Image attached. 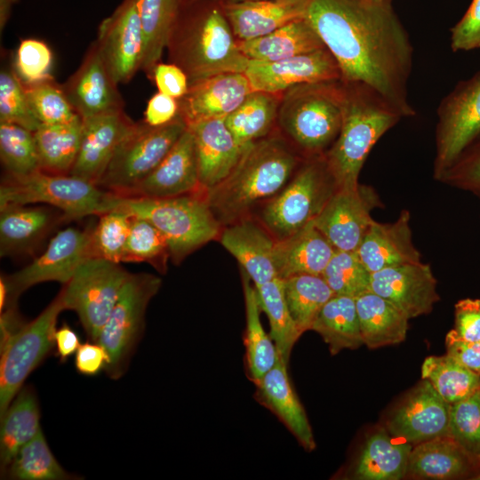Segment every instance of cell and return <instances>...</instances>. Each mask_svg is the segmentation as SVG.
<instances>
[{
  "instance_id": "25",
  "label": "cell",
  "mask_w": 480,
  "mask_h": 480,
  "mask_svg": "<svg viewBox=\"0 0 480 480\" xmlns=\"http://www.w3.org/2000/svg\"><path fill=\"white\" fill-rule=\"evenodd\" d=\"M288 364L279 356L276 365L253 382L254 396L283 422L306 451L311 452L316 448L313 431L290 380Z\"/></svg>"
},
{
  "instance_id": "39",
  "label": "cell",
  "mask_w": 480,
  "mask_h": 480,
  "mask_svg": "<svg viewBox=\"0 0 480 480\" xmlns=\"http://www.w3.org/2000/svg\"><path fill=\"white\" fill-rule=\"evenodd\" d=\"M279 95L253 91L225 118L226 125L242 149L269 135L278 115Z\"/></svg>"
},
{
  "instance_id": "28",
  "label": "cell",
  "mask_w": 480,
  "mask_h": 480,
  "mask_svg": "<svg viewBox=\"0 0 480 480\" xmlns=\"http://www.w3.org/2000/svg\"><path fill=\"white\" fill-rule=\"evenodd\" d=\"M191 131L204 191L223 180L237 164L242 149L226 125L225 119H207L188 125Z\"/></svg>"
},
{
  "instance_id": "54",
  "label": "cell",
  "mask_w": 480,
  "mask_h": 480,
  "mask_svg": "<svg viewBox=\"0 0 480 480\" xmlns=\"http://www.w3.org/2000/svg\"><path fill=\"white\" fill-rule=\"evenodd\" d=\"M452 333L467 341L480 340V300L463 299L454 306Z\"/></svg>"
},
{
  "instance_id": "10",
  "label": "cell",
  "mask_w": 480,
  "mask_h": 480,
  "mask_svg": "<svg viewBox=\"0 0 480 480\" xmlns=\"http://www.w3.org/2000/svg\"><path fill=\"white\" fill-rule=\"evenodd\" d=\"M180 115L162 126L135 123L117 147L97 186L124 196L164 158L187 129Z\"/></svg>"
},
{
  "instance_id": "24",
  "label": "cell",
  "mask_w": 480,
  "mask_h": 480,
  "mask_svg": "<svg viewBox=\"0 0 480 480\" xmlns=\"http://www.w3.org/2000/svg\"><path fill=\"white\" fill-rule=\"evenodd\" d=\"M218 240L255 286L278 277L274 263L276 240L253 215L223 227Z\"/></svg>"
},
{
  "instance_id": "29",
  "label": "cell",
  "mask_w": 480,
  "mask_h": 480,
  "mask_svg": "<svg viewBox=\"0 0 480 480\" xmlns=\"http://www.w3.org/2000/svg\"><path fill=\"white\" fill-rule=\"evenodd\" d=\"M308 0L222 2L220 8L237 40L266 36L305 18Z\"/></svg>"
},
{
  "instance_id": "48",
  "label": "cell",
  "mask_w": 480,
  "mask_h": 480,
  "mask_svg": "<svg viewBox=\"0 0 480 480\" xmlns=\"http://www.w3.org/2000/svg\"><path fill=\"white\" fill-rule=\"evenodd\" d=\"M23 85L30 108L41 124H70L82 120L62 86L58 85L53 78Z\"/></svg>"
},
{
  "instance_id": "61",
  "label": "cell",
  "mask_w": 480,
  "mask_h": 480,
  "mask_svg": "<svg viewBox=\"0 0 480 480\" xmlns=\"http://www.w3.org/2000/svg\"><path fill=\"white\" fill-rule=\"evenodd\" d=\"M19 0H0V31L4 29L11 18L13 6Z\"/></svg>"
},
{
  "instance_id": "44",
  "label": "cell",
  "mask_w": 480,
  "mask_h": 480,
  "mask_svg": "<svg viewBox=\"0 0 480 480\" xmlns=\"http://www.w3.org/2000/svg\"><path fill=\"white\" fill-rule=\"evenodd\" d=\"M2 478L15 480H72L80 479L67 472L52 452L44 435H37L15 454Z\"/></svg>"
},
{
  "instance_id": "17",
  "label": "cell",
  "mask_w": 480,
  "mask_h": 480,
  "mask_svg": "<svg viewBox=\"0 0 480 480\" xmlns=\"http://www.w3.org/2000/svg\"><path fill=\"white\" fill-rule=\"evenodd\" d=\"M450 405L422 379L392 411L384 427L393 436L412 446L448 436Z\"/></svg>"
},
{
  "instance_id": "63",
  "label": "cell",
  "mask_w": 480,
  "mask_h": 480,
  "mask_svg": "<svg viewBox=\"0 0 480 480\" xmlns=\"http://www.w3.org/2000/svg\"><path fill=\"white\" fill-rule=\"evenodd\" d=\"M373 1H378V2H386V1H391V0H373Z\"/></svg>"
},
{
  "instance_id": "49",
  "label": "cell",
  "mask_w": 480,
  "mask_h": 480,
  "mask_svg": "<svg viewBox=\"0 0 480 480\" xmlns=\"http://www.w3.org/2000/svg\"><path fill=\"white\" fill-rule=\"evenodd\" d=\"M92 227L91 236L92 257L122 262L127 242L132 216L114 209L100 214Z\"/></svg>"
},
{
  "instance_id": "51",
  "label": "cell",
  "mask_w": 480,
  "mask_h": 480,
  "mask_svg": "<svg viewBox=\"0 0 480 480\" xmlns=\"http://www.w3.org/2000/svg\"><path fill=\"white\" fill-rule=\"evenodd\" d=\"M448 436L480 460V389L450 405Z\"/></svg>"
},
{
  "instance_id": "18",
  "label": "cell",
  "mask_w": 480,
  "mask_h": 480,
  "mask_svg": "<svg viewBox=\"0 0 480 480\" xmlns=\"http://www.w3.org/2000/svg\"><path fill=\"white\" fill-rule=\"evenodd\" d=\"M244 74L253 91L273 94L300 84L340 80L339 66L326 48L276 61L250 60Z\"/></svg>"
},
{
  "instance_id": "1",
  "label": "cell",
  "mask_w": 480,
  "mask_h": 480,
  "mask_svg": "<svg viewBox=\"0 0 480 480\" xmlns=\"http://www.w3.org/2000/svg\"><path fill=\"white\" fill-rule=\"evenodd\" d=\"M305 18L335 59L341 81L365 84L404 117L415 115L408 99L413 46L391 1L308 0Z\"/></svg>"
},
{
  "instance_id": "37",
  "label": "cell",
  "mask_w": 480,
  "mask_h": 480,
  "mask_svg": "<svg viewBox=\"0 0 480 480\" xmlns=\"http://www.w3.org/2000/svg\"><path fill=\"white\" fill-rule=\"evenodd\" d=\"M143 36L140 69L151 77L175 27L181 0H137Z\"/></svg>"
},
{
  "instance_id": "41",
  "label": "cell",
  "mask_w": 480,
  "mask_h": 480,
  "mask_svg": "<svg viewBox=\"0 0 480 480\" xmlns=\"http://www.w3.org/2000/svg\"><path fill=\"white\" fill-rule=\"evenodd\" d=\"M291 316L302 335L312 324L324 304L334 295L322 275L300 274L283 279Z\"/></svg>"
},
{
  "instance_id": "36",
  "label": "cell",
  "mask_w": 480,
  "mask_h": 480,
  "mask_svg": "<svg viewBox=\"0 0 480 480\" xmlns=\"http://www.w3.org/2000/svg\"><path fill=\"white\" fill-rule=\"evenodd\" d=\"M245 305L244 347L248 376L252 382L273 368L279 359L276 346L260 321V307L254 284L240 268Z\"/></svg>"
},
{
  "instance_id": "38",
  "label": "cell",
  "mask_w": 480,
  "mask_h": 480,
  "mask_svg": "<svg viewBox=\"0 0 480 480\" xmlns=\"http://www.w3.org/2000/svg\"><path fill=\"white\" fill-rule=\"evenodd\" d=\"M328 345L331 355L364 345L356 299L334 294L322 308L311 327Z\"/></svg>"
},
{
  "instance_id": "11",
  "label": "cell",
  "mask_w": 480,
  "mask_h": 480,
  "mask_svg": "<svg viewBox=\"0 0 480 480\" xmlns=\"http://www.w3.org/2000/svg\"><path fill=\"white\" fill-rule=\"evenodd\" d=\"M131 273L102 258L84 260L62 285L64 308L75 311L91 341L97 342Z\"/></svg>"
},
{
  "instance_id": "57",
  "label": "cell",
  "mask_w": 480,
  "mask_h": 480,
  "mask_svg": "<svg viewBox=\"0 0 480 480\" xmlns=\"http://www.w3.org/2000/svg\"><path fill=\"white\" fill-rule=\"evenodd\" d=\"M442 178L463 179L480 186V140L473 148H466Z\"/></svg>"
},
{
  "instance_id": "47",
  "label": "cell",
  "mask_w": 480,
  "mask_h": 480,
  "mask_svg": "<svg viewBox=\"0 0 480 480\" xmlns=\"http://www.w3.org/2000/svg\"><path fill=\"white\" fill-rule=\"evenodd\" d=\"M322 276L337 295L356 299L371 291L372 273L356 251L336 250Z\"/></svg>"
},
{
  "instance_id": "6",
  "label": "cell",
  "mask_w": 480,
  "mask_h": 480,
  "mask_svg": "<svg viewBox=\"0 0 480 480\" xmlns=\"http://www.w3.org/2000/svg\"><path fill=\"white\" fill-rule=\"evenodd\" d=\"M114 209L150 221L164 236L174 264L218 239L222 228L205 192L168 198H132L114 194Z\"/></svg>"
},
{
  "instance_id": "26",
  "label": "cell",
  "mask_w": 480,
  "mask_h": 480,
  "mask_svg": "<svg viewBox=\"0 0 480 480\" xmlns=\"http://www.w3.org/2000/svg\"><path fill=\"white\" fill-rule=\"evenodd\" d=\"M356 252L371 273L396 265L420 262V252L412 242L409 212L402 211L391 223L373 220Z\"/></svg>"
},
{
  "instance_id": "8",
  "label": "cell",
  "mask_w": 480,
  "mask_h": 480,
  "mask_svg": "<svg viewBox=\"0 0 480 480\" xmlns=\"http://www.w3.org/2000/svg\"><path fill=\"white\" fill-rule=\"evenodd\" d=\"M113 197L85 180L41 170L20 178L5 175L0 185V208L42 204L60 211L67 221L113 210Z\"/></svg>"
},
{
  "instance_id": "23",
  "label": "cell",
  "mask_w": 480,
  "mask_h": 480,
  "mask_svg": "<svg viewBox=\"0 0 480 480\" xmlns=\"http://www.w3.org/2000/svg\"><path fill=\"white\" fill-rule=\"evenodd\" d=\"M253 92L244 73L215 75L189 84L180 101V115L187 124L225 119Z\"/></svg>"
},
{
  "instance_id": "2",
  "label": "cell",
  "mask_w": 480,
  "mask_h": 480,
  "mask_svg": "<svg viewBox=\"0 0 480 480\" xmlns=\"http://www.w3.org/2000/svg\"><path fill=\"white\" fill-rule=\"evenodd\" d=\"M304 159L280 135H268L246 147L231 172L205 191L221 227L252 215L285 187Z\"/></svg>"
},
{
  "instance_id": "56",
  "label": "cell",
  "mask_w": 480,
  "mask_h": 480,
  "mask_svg": "<svg viewBox=\"0 0 480 480\" xmlns=\"http://www.w3.org/2000/svg\"><path fill=\"white\" fill-rule=\"evenodd\" d=\"M144 115V122L148 125H165L180 115V101L158 92L149 99Z\"/></svg>"
},
{
  "instance_id": "40",
  "label": "cell",
  "mask_w": 480,
  "mask_h": 480,
  "mask_svg": "<svg viewBox=\"0 0 480 480\" xmlns=\"http://www.w3.org/2000/svg\"><path fill=\"white\" fill-rule=\"evenodd\" d=\"M82 130L83 119L70 124H41L34 132L40 170L69 174L79 151Z\"/></svg>"
},
{
  "instance_id": "5",
  "label": "cell",
  "mask_w": 480,
  "mask_h": 480,
  "mask_svg": "<svg viewBox=\"0 0 480 480\" xmlns=\"http://www.w3.org/2000/svg\"><path fill=\"white\" fill-rule=\"evenodd\" d=\"M277 118L284 139L301 156H323L338 137L342 124L341 80L290 88L281 99Z\"/></svg>"
},
{
  "instance_id": "46",
  "label": "cell",
  "mask_w": 480,
  "mask_h": 480,
  "mask_svg": "<svg viewBox=\"0 0 480 480\" xmlns=\"http://www.w3.org/2000/svg\"><path fill=\"white\" fill-rule=\"evenodd\" d=\"M169 259V246L162 233L148 220L132 216L122 262H146L164 274Z\"/></svg>"
},
{
  "instance_id": "9",
  "label": "cell",
  "mask_w": 480,
  "mask_h": 480,
  "mask_svg": "<svg viewBox=\"0 0 480 480\" xmlns=\"http://www.w3.org/2000/svg\"><path fill=\"white\" fill-rule=\"evenodd\" d=\"M161 285L162 279L150 273L130 274L126 280L97 341L108 353L104 371L110 379L119 380L128 370L144 333L148 305Z\"/></svg>"
},
{
  "instance_id": "20",
  "label": "cell",
  "mask_w": 480,
  "mask_h": 480,
  "mask_svg": "<svg viewBox=\"0 0 480 480\" xmlns=\"http://www.w3.org/2000/svg\"><path fill=\"white\" fill-rule=\"evenodd\" d=\"M200 185L195 140L185 132L159 164L122 197L168 198L204 193Z\"/></svg>"
},
{
  "instance_id": "14",
  "label": "cell",
  "mask_w": 480,
  "mask_h": 480,
  "mask_svg": "<svg viewBox=\"0 0 480 480\" xmlns=\"http://www.w3.org/2000/svg\"><path fill=\"white\" fill-rule=\"evenodd\" d=\"M436 115L434 173L441 179L480 135V71L460 81L442 99Z\"/></svg>"
},
{
  "instance_id": "34",
  "label": "cell",
  "mask_w": 480,
  "mask_h": 480,
  "mask_svg": "<svg viewBox=\"0 0 480 480\" xmlns=\"http://www.w3.org/2000/svg\"><path fill=\"white\" fill-rule=\"evenodd\" d=\"M364 345L371 349L396 345L406 339L408 316L372 291L356 299Z\"/></svg>"
},
{
  "instance_id": "60",
  "label": "cell",
  "mask_w": 480,
  "mask_h": 480,
  "mask_svg": "<svg viewBox=\"0 0 480 480\" xmlns=\"http://www.w3.org/2000/svg\"><path fill=\"white\" fill-rule=\"evenodd\" d=\"M55 346L60 361L64 363L76 352L81 345L76 332L67 324L56 329L54 333Z\"/></svg>"
},
{
  "instance_id": "45",
  "label": "cell",
  "mask_w": 480,
  "mask_h": 480,
  "mask_svg": "<svg viewBox=\"0 0 480 480\" xmlns=\"http://www.w3.org/2000/svg\"><path fill=\"white\" fill-rule=\"evenodd\" d=\"M0 158L11 177H25L40 170L34 132L17 124L0 123Z\"/></svg>"
},
{
  "instance_id": "32",
  "label": "cell",
  "mask_w": 480,
  "mask_h": 480,
  "mask_svg": "<svg viewBox=\"0 0 480 480\" xmlns=\"http://www.w3.org/2000/svg\"><path fill=\"white\" fill-rule=\"evenodd\" d=\"M412 445L393 436L385 427L366 436L352 469L359 480H399L406 477Z\"/></svg>"
},
{
  "instance_id": "35",
  "label": "cell",
  "mask_w": 480,
  "mask_h": 480,
  "mask_svg": "<svg viewBox=\"0 0 480 480\" xmlns=\"http://www.w3.org/2000/svg\"><path fill=\"white\" fill-rule=\"evenodd\" d=\"M0 419L2 476L18 451L42 429L39 404L33 388L24 385Z\"/></svg>"
},
{
  "instance_id": "4",
  "label": "cell",
  "mask_w": 480,
  "mask_h": 480,
  "mask_svg": "<svg viewBox=\"0 0 480 480\" xmlns=\"http://www.w3.org/2000/svg\"><path fill=\"white\" fill-rule=\"evenodd\" d=\"M343 84V118L338 137L324 154L338 188L359 184L361 169L376 142L404 116L369 85Z\"/></svg>"
},
{
  "instance_id": "55",
  "label": "cell",
  "mask_w": 480,
  "mask_h": 480,
  "mask_svg": "<svg viewBox=\"0 0 480 480\" xmlns=\"http://www.w3.org/2000/svg\"><path fill=\"white\" fill-rule=\"evenodd\" d=\"M160 92L177 100L186 95L189 81L186 73L174 63L158 62L151 75Z\"/></svg>"
},
{
  "instance_id": "53",
  "label": "cell",
  "mask_w": 480,
  "mask_h": 480,
  "mask_svg": "<svg viewBox=\"0 0 480 480\" xmlns=\"http://www.w3.org/2000/svg\"><path fill=\"white\" fill-rule=\"evenodd\" d=\"M453 52L480 49V0H472L462 18L451 28Z\"/></svg>"
},
{
  "instance_id": "30",
  "label": "cell",
  "mask_w": 480,
  "mask_h": 480,
  "mask_svg": "<svg viewBox=\"0 0 480 480\" xmlns=\"http://www.w3.org/2000/svg\"><path fill=\"white\" fill-rule=\"evenodd\" d=\"M480 469V460L469 454L451 436H444L412 446L406 477L455 479Z\"/></svg>"
},
{
  "instance_id": "50",
  "label": "cell",
  "mask_w": 480,
  "mask_h": 480,
  "mask_svg": "<svg viewBox=\"0 0 480 480\" xmlns=\"http://www.w3.org/2000/svg\"><path fill=\"white\" fill-rule=\"evenodd\" d=\"M0 123L14 124L33 132L41 125L13 68H3L0 72Z\"/></svg>"
},
{
  "instance_id": "12",
  "label": "cell",
  "mask_w": 480,
  "mask_h": 480,
  "mask_svg": "<svg viewBox=\"0 0 480 480\" xmlns=\"http://www.w3.org/2000/svg\"><path fill=\"white\" fill-rule=\"evenodd\" d=\"M63 310L59 292L38 316L27 322L0 348V417L55 345L57 319Z\"/></svg>"
},
{
  "instance_id": "42",
  "label": "cell",
  "mask_w": 480,
  "mask_h": 480,
  "mask_svg": "<svg viewBox=\"0 0 480 480\" xmlns=\"http://www.w3.org/2000/svg\"><path fill=\"white\" fill-rule=\"evenodd\" d=\"M421 378L427 380L450 404L480 389V375L448 354L428 356L421 366Z\"/></svg>"
},
{
  "instance_id": "21",
  "label": "cell",
  "mask_w": 480,
  "mask_h": 480,
  "mask_svg": "<svg viewBox=\"0 0 480 480\" xmlns=\"http://www.w3.org/2000/svg\"><path fill=\"white\" fill-rule=\"evenodd\" d=\"M134 124L124 109L83 119L80 148L69 174L97 185Z\"/></svg>"
},
{
  "instance_id": "22",
  "label": "cell",
  "mask_w": 480,
  "mask_h": 480,
  "mask_svg": "<svg viewBox=\"0 0 480 480\" xmlns=\"http://www.w3.org/2000/svg\"><path fill=\"white\" fill-rule=\"evenodd\" d=\"M117 85L94 41L79 68L62 88L76 113L86 119L124 109Z\"/></svg>"
},
{
  "instance_id": "31",
  "label": "cell",
  "mask_w": 480,
  "mask_h": 480,
  "mask_svg": "<svg viewBox=\"0 0 480 480\" xmlns=\"http://www.w3.org/2000/svg\"><path fill=\"white\" fill-rule=\"evenodd\" d=\"M336 249L313 221L292 235L276 241L274 263L277 276L322 275Z\"/></svg>"
},
{
  "instance_id": "3",
  "label": "cell",
  "mask_w": 480,
  "mask_h": 480,
  "mask_svg": "<svg viewBox=\"0 0 480 480\" xmlns=\"http://www.w3.org/2000/svg\"><path fill=\"white\" fill-rule=\"evenodd\" d=\"M167 47L189 84L215 75L244 73L250 61L221 8L205 1L181 4Z\"/></svg>"
},
{
  "instance_id": "52",
  "label": "cell",
  "mask_w": 480,
  "mask_h": 480,
  "mask_svg": "<svg viewBox=\"0 0 480 480\" xmlns=\"http://www.w3.org/2000/svg\"><path fill=\"white\" fill-rule=\"evenodd\" d=\"M52 52L43 41L28 38L22 40L16 51L14 71L25 84L52 79Z\"/></svg>"
},
{
  "instance_id": "58",
  "label": "cell",
  "mask_w": 480,
  "mask_h": 480,
  "mask_svg": "<svg viewBox=\"0 0 480 480\" xmlns=\"http://www.w3.org/2000/svg\"><path fill=\"white\" fill-rule=\"evenodd\" d=\"M446 354L480 375V340L467 341L450 331L445 337Z\"/></svg>"
},
{
  "instance_id": "27",
  "label": "cell",
  "mask_w": 480,
  "mask_h": 480,
  "mask_svg": "<svg viewBox=\"0 0 480 480\" xmlns=\"http://www.w3.org/2000/svg\"><path fill=\"white\" fill-rule=\"evenodd\" d=\"M63 221H67L64 214L48 205L1 207V257L32 252L49 233Z\"/></svg>"
},
{
  "instance_id": "59",
  "label": "cell",
  "mask_w": 480,
  "mask_h": 480,
  "mask_svg": "<svg viewBox=\"0 0 480 480\" xmlns=\"http://www.w3.org/2000/svg\"><path fill=\"white\" fill-rule=\"evenodd\" d=\"M108 353L99 342H85L76 352V370L84 375L94 376L105 370L108 364Z\"/></svg>"
},
{
  "instance_id": "13",
  "label": "cell",
  "mask_w": 480,
  "mask_h": 480,
  "mask_svg": "<svg viewBox=\"0 0 480 480\" xmlns=\"http://www.w3.org/2000/svg\"><path fill=\"white\" fill-rule=\"evenodd\" d=\"M92 227H73L58 231L44 252L31 263L12 275L0 277V311L17 306L20 294L37 284L55 281L67 284L80 264L92 257Z\"/></svg>"
},
{
  "instance_id": "62",
  "label": "cell",
  "mask_w": 480,
  "mask_h": 480,
  "mask_svg": "<svg viewBox=\"0 0 480 480\" xmlns=\"http://www.w3.org/2000/svg\"><path fill=\"white\" fill-rule=\"evenodd\" d=\"M197 1H203V0H181V4H187ZM213 1V0H210ZM221 2H244V1H258V0H220Z\"/></svg>"
},
{
  "instance_id": "16",
  "label": "cell",
  "mask_w": 480,
  "mask_h": 480,
  "mask_svg": "<svg viewBox=\"0 0 480 480\" xmlns=\"http://www.w3.org/2000/svg\"><path fill=\"white\" fill-rule=\"evenodd\" d=\"M95 41L115 82L128 83L140 69L143 56L137 0H123L100 22Z\"/></svg>"
},
{
  "instance_id": "15",
  "label": "cell",
  "mask_w": 480,
  "mask_h": 480,
  "mask_svg": "<svg viewBox=\"0 0 480 480\" xmlns=\"http://www.w3.org/2000/svg\"><path fill=\"white\" fill-rule=\"evenodd\" d=\"M380 204L372 187L338 188L313 223L336 250L356 251L374 220L372 211Z\"/></svg>"
},
{
  "instance_id": "43",
  "label": "cell",
  "mask_w": 480,
  "mask_h": 480,
  "mask_svg": "<svg viewBox=\"0 0 480 480\" xmlns=\"http://www.w3.org/2000/svg\"><path fill=\"white\" fill-rule=\"evenodd\" d=\"M255 288L260 309L268 316L269 334L276 346L279 356L289 363L293 346L301 334L289 311L283 279L276 277Z\"/></svg>"
},
{
  "instance_id": "19",
  "label": "cell",
  "mask_w": 480,
  "mask_h": 480,
  "mask_svg": "<svg viewBox=\"0 0 480 480\" xmlns=\"http://www.w3.org/2000/svg\"><path fill=\"white\" fill-rule=\"evenodd\" d=\"M428 264L405 263L372 273L371 291L400 308L409 319L430 313L440 300Z\"/></svg>"
},
{
  "instance_id": "7",
  "label": "cell",
  "mask_w": 480,
  "mask_h": 480,
  "mask_svg": "<svg viewBox=\"0 0 480 480\" xmlns=\"http://www.w3.org/2000/svg\"><path fill=\"white\" fill-rule=\"evenodd\" d=\"M337 189L324 155L305 158L285 187L252 215L281 240L312 222Z\"/></svg>"
},
{
  "instance_id": "33",
  "label": "cell",
  "mask_w": 480,
  "mask_h": 480,
  "mask_svg": "<svg viewBox=\"0 0 480 480\" xmlns=\"http://www.w3.org/2000/svg\"><path fill=\"white\" fill-rule=\"evenodd\" d=\"M252 60L276 61L325 48L306 18L293 20L274 32L251 40H237Z\"/></svg>"
}]
</instances>
